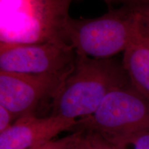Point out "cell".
<instances>
[{"mask_svg": "<svg viewBox=\"0 0 149 149\" xmlns=\"http://www.w3.org/2000/svg\"><path fill=\"white\" fill-rule=\"evenodd\" d=\"M85 132V131H84ZM78 149H91L90 147H89L88 143L86 142V141L85 139V135H84V139L82 144H81V146H79V148Z\"/></svg>", "mask_w": 149, "mask_h": 149, "instance_id": "9a60e30c", "label": "cell"}, {"mask_svg": "<svg viewBox=\"0 0 149 149\" xmlns=\"http://www.w3.org/2000/svg\"><path fill=\"white\" fill-rule=\"evenodd\" d=\"M128 8L134 10L149 8V0H130V3Z\"/></svg>", "mask_w": 149, "mask_h": 149, "instance_id": "4fadbf2b", "label": "cell"}, {"mask_svg": "<svg viewBox=\"0 0 149 149\" xmlns=\"http://www.w3.org/2000/svg\"><path fill=\"white\" fill-rule=\"evenodd\" d=\"M122 64L132 84L149 98V40L138 35L123 52Z\"/></svg>", "mask_w": 149, "mask_h": 149, "instance_id": "ba28073f", "label": "cell"}, {"mask_svg": "<svg viewBox=\"0 0 149 149\" xmlns=\"http://www.w3.org/2000/svg\"><path fill=\"white\" fill-rule=\"evenodd\" d=\"M72 70L42 74L0 70V105L12 112L16 120L24 115L34 114L39 104L46 99L51 98L53 101Z\"/></svg>", "mask_w": 149, "mask_h": 149, "instance_id": "8992f818", "label": "cell"}, {"mask_svg": "<svg viewBox=\"0 0 149 149\" xmlns=\"http://www.w3.org/2000/svg\"><path fill=\"white\" fill-rule=\"evenodd\" d=\"M103 1L110 7L115 4H121V6H124L128 7L130 3V0H103Z\"/></svg>", "mask_w": 149, "mask_h": 149, "instance_id": "5bb4252c", "label": "cell"}, {"mask_svg": "<svg viewBox=\"0 0 149 149\" xmlns=\"http://www.w3.org/2000/svg\"><path fill=\"white\" fill-rule=\"evenodd\" d=\"M76 52L62 40L33 44L0 42V70L24 74H56L72 69Z\"/></svg>", "mask_w": 149, "mask_h": 149, "instance_id": "5b68a950", "label": "cell"}, {"mask_svg": "<svg viewBox=\"0 0 149 149\" xmlns=\"http://www.w3.org/2000/svg\"><path fill=\"white\" fill-rule=\"evenodd\" d=\"M138 35L137 13L124 6L97 17H70L64 30L66 41L76 53L95 59L123 53Z\"/></svg>", "mask_w": 149, "mask_h": 149, "instance_id": "3957f363", "label": "cell"}, {"mask_svg": "<svg viewBox=\"0 0 149 149\" xmlns=\"http://www.w3.org/2000/svg\"><path fill=\"white\" fill-rule=\"evenodd\" d=\"M84 130L85 131V139L91 149H118L113 143L94 130Z\"/></svg>", "mask_w": 149, "mask_h": 149, "instance_id": "8fae6325", "label": "cell"}, {"mask_svg": "<svg viewBox=\"0 0 149 149\" xmlns=\"http://www.w3.org/2000/svg\"><path fill=\"white\" fill-rule=\"evenodd\" d=\"M109 141L118 149H149V130L128 134Z\"/></svg>", "mask_w": 149, "mask_h": 149, "instance_id": "30bf717a", "label": "cell"}, {"mask_svg": "<svg viewBox=\"0 0 149 149\" xmlns=\"http://www.w3.org/2000/svg\"><path fill=\"white\" fill-rule=\"evenodd\" d=\"M130 83L122 62L76 53L72 70L52 101L51 115L72 120L88 117L112 91Z\"/></svg>", "mask_w": 149, "mask_h": 149, "instance_id": "6da1fadb", "label": "cell"}, {"mask_svg": "<svg viewBox=\"0 0 149 149\" xmlns=\"http://www.w3.org/2000/svg\"><path fill=\"white\" fill-rule=\"evenodd\" d=\"M15 121L16 117L13 113L3 106L0 105V133L8 129Z\"/></svg>", "mask_w": 149, "mask_h": 149, "instance_id": "7c38bea8", "label": "cell"}, {"mask_svg": "<svg viewBox=\"0 0 149 149\" xmlns=\"http://www.w3.org/2000/svg\"><path fill=\"white\" fill-rule=\"evenodd\" d=\"M84 135V130L77 129L62 138L53 139L29 149H78L82 144Z\"/></svg>", "mask_w": 149, "mask_h": 149, "instance_id": "9c48e42d", "label": "cell"}, {"mask_svg": "<svg viewBox=\"0 0 149 149\" xmlns=\"http://www.w3.org/2000/svg\"><path fill=\"white\" fill-rule=\"evenodd\" d=\"M72 1L0 0V42H66L64 30Z\"/></svg>", "mask_w": 149, "mask_h": 149, "instance_id": "7a4b0ae2", "label": "cell"}, {"mask_svg": "<svg viewBox=\"0 0 149 149\" xmlns=\"http://www.w3.org/2000/svg\"><path fill=\"white\" fill-rule=\"evenodd\" d=\"M77 120L57 115L39 117L30 114L18 118L0 133V149H29L53 140L65 130L74 131Z\"/></svg>", "mask_w": 149, "mask_h": 149, "instance_id": "52a82bcc", "label": "cell"}, {"mask_svg": "<svg viewBox=\"0 0 149 149\" xmlns=\"http://www.w3.org/2000/svg\"><path fill=\"white\" fill-rule=\"evenodd\" d=\"M77 121L74 130H94L108 141L149 130V98L130 83L112 91L92 115Z\"/></svg>", "mask_w": 149, "mask_h": 149, "instance_id": "277c9868", "label": "cell"}]
</instances>
